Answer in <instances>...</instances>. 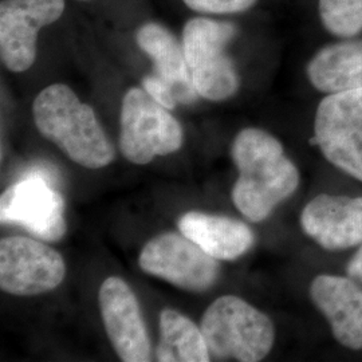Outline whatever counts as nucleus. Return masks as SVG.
<instances>
[{"instance_id":"f03ea898","label":"nucleus","mask_w":362,"mask_h":362,"mask_svg":"<svg viewBox=\"0 0 362 362\" xmlns=\"http://www.w3.org/2000/svg\"><path fill=\"white\" fill-rule=\"evenodd\" d=\"M33 112L39 133L81 167L104 168L115 160V148L94 110L69 86L55 83L43 89Z\"/></svg>"},{"instance_id":"f257e3e1","label":"nucleus","mask_w":362,"mask_h":362,"mask_svg":"<svg viewBox=\"0 0 362 362\" xmlns=\"http://www.w3.org/2000/svg\"><path fill=\"white\" fill-rule=\"evenodd\" d=\"M231 157L239 176L233 203L251 221L267 219L274 209L297 192L300 173L282 143L266 130L246 128L233 139Z\"/></svg>"},{"instance_id":"9d476101","label":"nucleus","mask_w":362,"mask_h":362,"mask_svg":"<svg viewBox=\"0 0 362 362\" xmlns=\"http://www.w3.org/2000/svg\"><path fill=\"white\" fill-rule=\"evenodd\" d=\"M65 10V0H1L0 52L6 67L15 73L28 70L37 57V35Z\"/></svg>"},{"instance_id":"f3484780","label":"nucleus","mask_w":362,"mask_h":362,"mask_svg":"<svg viewBox=\"0 0 362 362\" xmlns=\"http://www.w3.org/2000/svg\"><path fill=\"white\" fill-rule=\"evenodd\" d=\"M160 339L156 360L160 362H208L212 356L202 329L179 311L160 313Z\"/></svg>"},{"instance_id":"2eb2a0df","label":"nucleus","mask_w":362,"mask_h":362,"mask_svg":"<svg viewBox=\"0 0 362 362\" xmlns=\"http://www.w3.org/2000/svg\"><path fill=\"white\" fill-rule=\"evenodd\" d=\"M308 78L324 94L362 89V39L329 45L310 59Z\"/></svg>"},{"instance_id":"39448f33","label":"nucleus","mask_w":362,"mask_h":362,"mask_svg":"<svg viewBox=\"0 0 362 362\" xmlns=\"http://www.w3.org/2000/svg\"><path fill=\"white\" fill-rule=\"evenodd\" d=\"M235 27L206 18L189 21L182 33L185 61L197 94L209 101H224L239 89V76L226 47Z\"/></svg>"},{"instance_id":"f8f14e48","label":"nucleus","mask_w":362,"mask_h":362,"mask_svg":"<svg viewBox=\"0 0 362 362\" xmlns=\"http://www.w3.org/2000/svg\"><path fill=\"white\" fill-rule=\"evenodd\" d=\"M303 233L329 252L357 248L362 243V194H320L299 216Z\"/></svg>"},{"instance_id":"423d86ee","label":"nucleus","mask_w":362,"mask_h":362,"mask_svg":"<svg viewBox=\"0 0 362 362\" xmlns=\"http://www.w3.org/2000/svg\"><path fill=\"white\" fill-rule=\"evenodd\" d=\"M182 129L167 107L158 104L145 89L127 91L121 107L119 149L130 163L149 164L157 156L177 152Z\"/></svg>"},{"instance_id":"7ed1b4c3","label":"nucleus","mask_w":362,"mask_h":362,"mask_svg":"<svg viewBox=\"0 0 362 362\" xmlns=\"http://www.w3.org/2000/svg\"><path fill=\"white\" fill-rule=\"evenodd\" d=\"M200 329L212 357L263 361L275 344L272 318L243 298L221 296L204 311Z\"/></svg>"},{"instance_id":"412c9836","label":"nucleus","mask_w":362,"mask_h":362,"mask_svg":"<svg viewBox=\"0 0 362 362\" xmlns=\"http://www.w3.org/2000/svg\"><path fill=\"white\" fill-rule=\"evenodd\" d=\"M346 274L350 278L362 284V243L356 248L354 254L349 259L346 264Z\"/></svg>"},{"instance_id":"4468645a","label":"nucleus","mask_w":362,"mask_h":362,"mask_svg":"<svg viewBox=\"0 0 362 362\" xmlns=\"http://www.w3.org/2000/svg\"><path fill=\"white\" fill-rule=\"evenodd\" d=\"M181 233L218 260L242 258L255 243V233L242 220L191 211L177 221Z\"/></svg>"},{"instance_id":"6e6552de","label":"nucleus","mask_w":362,"mask_h":362,"mask_svg":"<svg viewBox=\"0 0 362 362\" xmlns=\"http://www.w3.org/2000/svg\"><path fill=\"white\" fill-rule=\"evenodd\" d=\"M66 263L52 247L25 236L0 242V287L19 297L52 291L65 279Z\"/></svg>"},{"instance_id":"aec40b11","label":"nucleus","mask_w":362,"mask_h":362,"mask_svg":"<svg viewBox=\"0 0 362 362\" xmlns=\"http://www.w3.org/2000/svg\"><path fill=\"white\" fill-rule=\"evenodd\" d=\"M143 83L145 91L158 104L163 105L164 107L173 109L177 104L176 95L172 90V88L169 86L167 82H164L161 78L152 74V76H148L145 78Z\"/></svg>"},{"instance_id":"6ab92c4d","label":"nucleus","mask_w":362,"mask_h":362,"mask_svg":"<svg viewBox=\"0 0 362 362\" xmlns=\"http://www.w3.org/2000/svg\"><path fill=\"white\" fill-rule=\"evenodd\" d=\"M194 11L204 13H235L248 10L255 0H184Z\"/></svg>"},{"instance_id":"0eeeda50","label":"nucleus","mask_w":362,"mask_h":362,"mask_svg":"<svg viewBox=\"0 0 362 362\" xmlns=\"http://www.w3.org/2000/svg\"><path fill=\"white\" fill-rule=\"evenodd\" d=\"M141 270L181 290L203 293L216 284L220 266L184 233H160L151 239L139 257Z\"/></svg>"},{"instance_id":"1a4fd4ad","label":"nucleus","mask_w":362,"mask_h":362,"mask_svg":"<svg viewBox=\"0 0 362 362\" xmlns=\"http://www.w3.org/2000/svg\"><path fill=\"white\" fill-rule=\"evenodd\" d=\"M1 223H16L39 239L55 242L67 230L65 203L47 177L34 172L11 185L0 199Z\"/></svg>"},{"instance_id":"a211bd4d","label":"nucleus","mask_w":362,"mask_h":362,"mask_svg":"<svg viewBox=\"0 0 362 362\" xmlns=\"http://www.w3.org/2000/svg\"><path fill=\"white\" fill-rule=\"evenodd\" d=\"M318 11L329 33L353 38L362 31V0H320Z\"/></svg>"},{"instance_id":"9b49d317","label":"nucleus","mask_w":362,"mask_h":362,"mask_svg":"<svg viewBox=\"0 0 362 362\" xmlns=\"http://www.w3.org/2000/svg\"><path fill=\"white\" fill-rule=\"evenodd\" d=\"M98 305L106 334L121 361H151V338L130 286L118 276L106 278L100 287Z\"/></svg>"},{"instance_id":"ddd939ff","label":"nucleus","mask_w":362,"mask_h":362,"mask_svg":"<svg viewBox=\"0 0 362 362\" xmlns=\"http://www.w3.org/2000/svg\"><path fill=\"white\" fill-rule=\"evenodd\" d=\"M309 296L337 344L351 351H361L362 284L348 274H318L311 281Z\"/></svg>"},{"instance_id":"dca6fc26","label":"nucleus","mask_w":362,"mask_h":362,"mask_svg":"<svg viewBox=\"0 0 362 362\" xmlns=\"http://www.w3.org/2000/svg\"><path fill=\"white\" fill-rule=\"evenodd\" d=\"M137 43L155 62V76L167 82L177 103H194L199 95L194 89L185 61L184 47L177 39L156 23H148L137 33Z\"/></svg>"},{"instance_id":"20e7f679","label":"nucleus","mask_w":362,"mask_h":362,"mask_svg":"<svg viewBox=\"0 0 362 362\" xmlns=\"http://www.w3.org/2000/svg\"><path fill=\"white\" fill-rule=\"evenodd\" d=\"M313 140L329 165L362 184V89L326 94L315 110Z\"/></svg>"}]
</instances>
